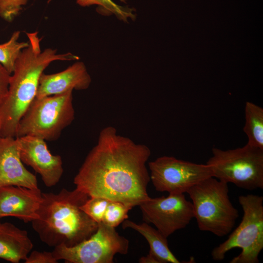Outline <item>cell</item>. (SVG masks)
Listing matches in <instances>:
<instances>
[{
	"label": "cell",
	"mask_w": 263,
	"mask_h": 263,
	"mask_svg": "<svg viewBox=\"0 0 263 263\" xmlns=\"http://www.w3.org/2000/svg\"><path fill=\"white\" fill-rule=\"evenodd\" d=\"M151 150L120 135L113 126L103 128L74 178L76 188L89 197L119 202L132 208L150 198L146 163Z\"/></svg>",
	"instance_id": "cell-1"
},
{
	"label": "cell",
	"mask_w": 263,
	"mask_h": 263,
	"mask_svg": "<svg viewBox=\"0 0 263 263\" xmlns=\"http://www.w3.org/2000/svg\"><path fill=\"white\" fill-rule=\"evenodd\" d=\"M28 46L22 50L11 75L7 94L0 102V135L16 137L19 123L36 97L40 76L53 61L79 59L55 49H40L38 32L26 33Z\"/></svg>",
	"instance_id": "cell-2"
},
{
	"label": "cell",
	"mask_w": 263,
	"mask_h": 263,
	"mask_svg": "<svg viewBox=\"0 0 263 263\" xmlns=\"http://www.w3.org/2000/svg\"><path fill=\"white\" fill-rule=\"evenodd\" d=\"M38 218L32 227L48 246H74L89 238L98 224L81 208L89 198L81 191L63 188L57 193H42Z\"/></svg>",
	"instance_id": "cell-3"
},
{
	"label": "cell",
	"mask_w": 263,
	"mask_h": 263,
	"mask_svg": "<svg viewBox=\"0 0 263 263\" xmlns=\"http://www.w3.org/2000/svg\"><path fill=\"white\" fill-rule=\"evenodd\" d=\"M228 191V184L214 177L202 180L187 191L200 230L220 237L232 230L239 214Z\"/></svg>",
	"instance_id": "cell-4"
},
{
	"label": "cell",
	"mask_w": 263,
	"mask_h": 263,
	"mask_svg": "<svg viewBox=\"0 0 263 263\" xmlns=\"http://www.w3.org/2000/svg\"><path fill=\"white\" fill-rule=\"evenodd\" d=\"M239 203L244 214L239 225L223 243L213 248L212 258L222 261L235 248L242 251L230 263H258L263 249V197L255 194L240 195Z\"/></svg>",
	"instance_id": "cell-5"
},
{
	"label": "cell",
	"mask_w": 263,
	"mask_h": 263,
	"mask_svg": "<svg viewBox=\"0 0 263 263\" xmlns=\"http://www.w3.org/2000/svg\"><path fill=\"white\" fill-rule=\"evenodd\" d=\"M75 117L73 91L36 97L19 123L16 137L31 135L45 141L56 140Z\"/></svg>",
	"instance_id": "cell-6"
},
{
	"label": "cell",
	"mask_w": 263,
	"mask_h": 263,
	"mask_svg": "<svg viewBox=\"0 0 263 263\" xmlns=\"http://www.w3.org/2000/svg\"><path fill=\"white\" fill-rule=\"evenodd\" d=\"M206 164L213 177L249 190L263 188V150L246 144L243 147L212 149Z\"/></svg>",
	"instance_id": "cell-7"
},
{
	"label": "cell",
	"mask_w": 263,
	"mask_h": 263,
	"mask_svg": "<svg viewBox=\"0 0 263 263\" xmlns=\"http://www.w3.org/2000/svg\"><path fill=\"white\" fill-rule=\"evenodd\" d=\"M129 247V240L115 227L101 222L88 239L73 246H56L52 253L57 261L69 263H113L115 254H127Z\"/></svg>",
	"instance_id": "cell-8"
},
{
	"label": "cell",
	"mask_w": 263,
	"mask_h": 263,
	"mask_svg": "<svg viewBox=\"0 0 263 263\" xmlns=\"http://www.w3.org/2000/svg\"><path fill=\"white\" fill-rule=\"evenodd\" d=\"M150 180L156 190L184 194L202 180L213 177L207 164H197L162 156L148 163Z\"/></svg>",
	"instance_id": "cell-9"
},
{
	"label": "cell",
	"mask_w": 263,
	"mask_h": 263,
	"mask_svg": "<svg viewBox=\"0 0 263 263\" xmlns=\"http://www.w3.org/2000/svg\"><path fill=\"white\" fill-rule=\"evenodd\" d=\"M138 206L143 220L153 224L167 238L186 227L194 218L191 202L187 200L184 194L150 197Z\"/></svg>",
	"instance_id": "cell-10"
},
{
	"label": "cell",
	"mask_w": 263,
	"mask_h": 263,
	"mask_svg": "<svg viewBox=\"0 0 263 263\" xmlns=\"http://www.w3.org/2000/svg\"><path fill=\"white\" fill-rule=\"evenodd\" d=\"M16 138L22 163L38 173L47 187L56 185L63 173L61 157L52 154L43 139L31 135Z\"/></svg>",
	"instance_id": "cell-11"
},
{
	"label": "cell",
	"mask_w": 263,
	"mask_h": 263,
	"mask_svg": "<svg viewBox=\"0 0 263 263\" xmlns=\"http://www.w3.org/2000/svg\"><path fill=\"white\" fill-rule=\"evenodd\" d=\"M42 193L39 188L16 186L0 187V218L12 216L24 223H31L38 218Z\"/></svg>",
	"instance_id": "cell-12"
},
{
	"label": "cell",
	"mask_w": 263,
	"mask_h": 263,
	"mask_svg": "<svg viewBox=\"0 0 263 263\" xmlns=\"http://www.w3.org/2000/svg\"><path fill=\"white\" fill-rule=\"evenodd\" d=\"M16 186L38 188L36 176L24 166L16 137L0 138V187Z\"/></svg>",
	"instance_id": "cell-13"
},
{
	"label": "cell",
	"mask_w": 263,
	"mask_h": 263,
	"mask_svg": "<svg viewBox=\"0 0 263 263\" xmlns=\"http://www.w3.org/2000/svg\"><path fill=\"white\" fill-rule=\"evenodd\" d=\"M92 80L85 64L77 62L65 70L40 76L36 98L60 94L73 90L88 89Z\"/></svg>",
	"instance_id": "cell-14"
},
{
	"label": "cell",
	"mask_w": 263,
	"mask_h": 263,
	"mask_svg": "<svg viewBox=\"0 0 263 263\" xmlns=\"http://www.w3.org/2000/svg\"><path fill=\"white\" fill-rule=\"evenodd\" d=\"M34 246L26 230L0 222V259L12 263L25 260Z\"/></svg>",
	"instance_id": "cell-15"
},
{
	"label": "cell",
	"mask_w": 263,
	"mask_h": 263,
	"mask_svg": "<svg viewBox=\"0 0 263 263\" xmlns=\"http://www.w3.org/2000/svg\"><path fill=\"white\" fill-rule=\"evenodd\" d=\"M122 226L123 229H133L145 237L150 245L149 253L158 263H180L169 248L167 238L149 224L145 222L137 224L126 219L122 222Z\"/></svg>",
	"instance_id": "cell-16"
},
{
	"label": "cell",
	"mask_w": 263,
	"mask_h": 263,
	"mask_svg": "<svg viewBox=\"0 0 263 263\" xmlns=\"http://www.w3.org/2000/svg\"><path fill=\"white\" fill-rule=\"evenodd\" d=\"M244 116L243 130L248 138L247 144L263 150V109L251 102H246Z\"/></svg>",
	"instance_id": "cell-17"
},
{
	"label": "cell",
	"mask_w": 263,
	"mask_h": 263,
	"mask_svg": "<svg viewBox=\"0 0 263 263\" xmlns=\"http://www.w3.org/2000/svg\"><path fill=\"white\" fill-rule=\"evenodd\" d=\"M20 32H14L6 42L0 44V63L12 74L17 59L28 42H19Z\"/></svg>",
	"instance_id": "cell-18"
},
{
	"label": "cell",
	"mask_w": 263,
	"mask_h": 263,
	"mask_svg": "<svg viewBox=\"0 0 263 263\" xmlns=\"http://www.w3.org/2000/svg\"><path fill=\"white\" fill-rule=\"evenodd\" d=\"M132 208L122 203L110 201L103 217L102 222L105 224L113 227L129 218L128 212Z\"/></svg>",
	"instance_id": "cell-19"
},
{
	"label": "cell",
	"mask_w": 263,
	"mask_h": 263,
	"mask_svg": "<svg viewBox=\"0 0 263 263\" xmlns=\"http://www.w3.org/2000/svg\"><path fill=\"white\" fill-rule=\"evenodd\" d=\"M77 2L82 6L96 4L101 7L106 13L114 14L120 19L127 20L129 18L134 17L131 9H127L115 3L112 0H77Z\"/></svg>",
	"instance_id": "cell-20"
},
{
	"label": "cell",
	"mask_w": 263,
	"mask_h": 263,
	"mask_svg": "<svg viewBox=\"0 0 263 263\" xmlns=\"http://www.w3.org/2000/svg\"><path fill=\"white\" fill-rule=\"evenodd\" d=\"M110 200L103 197H89L80 208L98 224L102 222L107 206Z\"/></svg>",
	"instance_id": "cell-21"
},
{
	"label": "cell",
	"mask_w": 263,
	"mask_h": 263,
	"mask_svg": "<svg viewBox=\"0 0 263 263\" xmlns=\"http://www.w3.org/2000/svg\"><path fill=\"white\" fill-rule=\"evenodd\" d=\"M28 0H0V16L10 22L18 15Z\"/></svg>",
	"instance_id": "cell-22"
},
{
	"label": "cell",
	"mask_w": 263,
	"mask_h": 263,
	"mask_svg": "<svg viewBox=\"0 0 263 263\" xmlns=\"http://www.w3.org/2000/svg\"><path fill=\"white\" fill-rule=\"evenodd\" d=\"M30 253L24 260L25 263H57L58 262L53 256L52 252H40L34 250Z\"/></svg>",
	"instance_id": "cell-23"
},
{
	"label": "cell",
	"mask_w": 263,
	"mask_h": 263,
	"mask_svg": "<svg viewBox=\"0 0 263 263\" xmlns=\"http://www.w3.org/2000/svg\"><path fill=\"white\" fill-rule=\"evenodd\" d=\"M11 75L0 63V102L7 94Z\"/></svg>",
	"instance_id": "cell-24"
},
{
	"label": "cell",
	"mask_w": 263,
	"mask_h": 263,
	"mask_svg": "<svg viewBox=\"0 0 263 263\" xmlns=\"http://www.w3.org/2000/svg\"><path fill=\"white\" fill-rule=\"evenodd\" d=\"M140 263H158L155 259L149 253L146 256L141 257L139 260Z\"/></svg>",
	"instance_id": "cell-25"
},
{
	"label": "cell",
	"mask_w": 263,
	"mask_h": 263,
	"mask_svg": "<svg viewBox=\"0 0 263 263\" xmlns=\"http://www.w3.org/2000/svg\"><path fill=\"white\" fill-rule=\"evenodd\" d=\"M1 138L0 135V138Z\"/></svg>",
	"instance_id": "cell-26"
}]
</instances>
